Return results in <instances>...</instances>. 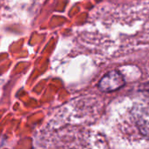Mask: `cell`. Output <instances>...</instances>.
Returning <instances> with one entry per match:
<instances>
[{
  "instance_id": "1",
  "label": "cell",
  "mask_w": 149,
  "mask_h": 149,
  "mask_svg": "<svg viewBox=\"0 0 149 149\" xmlns=\"http://www.w3.org/2000/svg\"><path fill=\"white\" fill-rule=\"evenodd\" d=\"M125 84L124 76L117 71H112L102 77L99 82V88L103 93H112L120 89Z\"/></svg>"
},
{
  "instance_id": "2",
  "label": "cell",
  "mask_w": 149,
  "mask_h": 149,
  "mask_svg": "<svg viewBox=\"0 0 149 149\" xmlns=\"http://www.w3.org/2000/svg\"><path fill=\"white\" fill-rule=\"evenodd\" d=\"M139 129L141 131V133L144 135L149 137V122L146 121V120H141V124L139 125Z\"/></svg>"
}]
</instances>
